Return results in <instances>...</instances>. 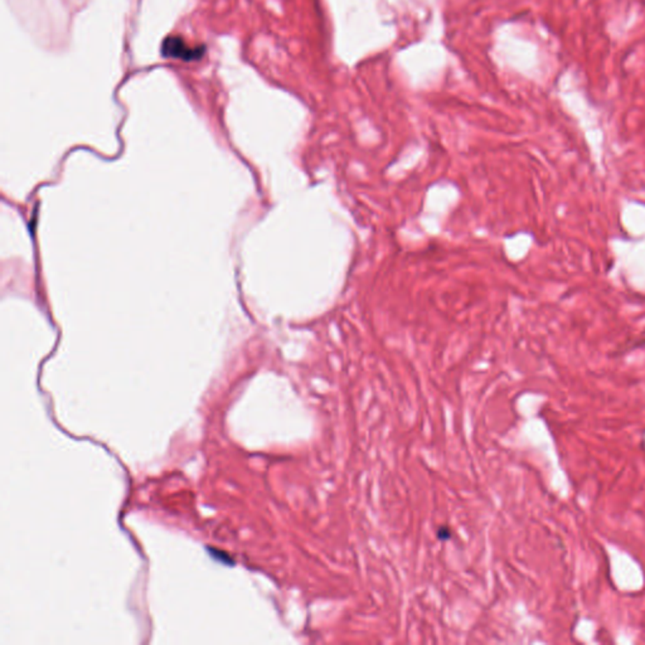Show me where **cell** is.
I'll return each mask as SVG.
<instances>
[{"instance_id": "6da1fadb", "label": "cell", "mask_w": 645, "mask_h": 645, "mask_svg": "<svg viewBox=\"0 0 645 645\" xmlns=\"http://www.w3.org/2000/svg\"><path fill=\"white\" fill-rule=\"evenodd\" d=\"M161 53L166 57L179 58L183 61H197L203 57L205 55V47H189L187 45L186 42L178 37H169L164 41L161 45Z\"/></svg>"}]
</instances>
